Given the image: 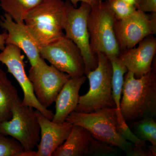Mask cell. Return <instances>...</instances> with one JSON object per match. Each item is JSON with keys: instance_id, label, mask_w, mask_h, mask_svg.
Instances as JSON below:
<instances>
[{"instance_id": "7c38bea8", "label": "cell", "mask_w": 156, "mask_h": 156, "mask_svg": "<svg viewBox=\"0 0 156 156\" xmlns=\"http://www.w3.org/2000/svg\"><path fill=\"white\" fill-rule=\"evenodd\" d=\"M24 56L21 50L12 44L6 45L5 49L0 53V62L5 65L8 72L11 74L22 89L23 93V103L39 111L44 115L52 120L53 112L42 106L38 101L25 69Z\"/></svg>"}, {"instance_id": "484cf974", "label": "cell", "mask_w": 156, "mask_h": 156, "mask_svg": "<svg viewBox=\"0 0 156 156\" xmlns=\"http://www.w3.org/2000/svg\"><path fill=\"white\" fill-rule=\"evenodd\" d=\"M8 34L6 31L0 34V50L2 51L5 49L6 46V40Z\"/></svg>"}, {"instance_id": "ba28073f", "label": "cell", "mask_w": 156, "mask_h": 156, "mask_svg": "<svg viewBox=\"0 0 156 156\" xmlns=\"http://www.w3.org/2000/svg\"><path fill=\"white\" fill-rule=\"evenodd\" d=\"M40 55L58 70L70 77L85 75V66L80 50L64 35L40 48Z\"/></svg>"}, {"instance_id": "30bf717a", "label": "cell", "mask_w": 156, "mask_h": 156, "mask_svg": "<svg viewBox=\"0 0 156 156\" xmlns=\"http://www.w3.org/2000/svg\"><path fill=\"white\" fill-rule=\"evenodd\" d=\"M115 31L121 52L134 48L146 37L156 34V12L147 14L137 9L115 23Z\"/></svg>"}, {"instance_id": "44dd1931", "label": "cell", "mask_w": 156, "mask_h": 156, "mask_svg": "<svg viewBox=\"0 0 156 156\" xmlns=\"http://www.w3.org/2000/svg\"><path fill=\"white\" fill-rule=\"evenodd\" d=\"M23 151L17 140L0 133V156H19Z\"/></svg>"}, {"instance_id": "ffe728a7", "label": "cell", "mask_w": 156, "mask_h": 156, "mask_svg": "<svg viewBox=\"0 0 156 156\" xmlns=\"http://www.w3.org/2000/svg\"><path fill=\"white\" fill-rule=\"evenodd\" d=\"M133 123L135 134L138 138L156 146V122L153 117H144Z\"/></svg>"}, {"instance_id": "5b68a950", "label": "cell", "mask_w": 156, "mask_h": 156, "mask_svg": "<svg viewBox=\"0 0 156 156\" xmlns=\"http://www.w3.org/2000/svg\"><path fill=\"white\" fill-rule=\"evenodd\" d=\"M98 66L87 74L89 91L80 96L74 111L90 113L101 109L115 108L112 95V69L108 57L103 53L97 55Z\"/></svg>"}, {"instance_id": "6da1fadb", "label": "cell", "mask_w": 156, "mask_h": 156, "mask_svg": "<svg viewBox=\"0 0 156 156\" xmlns=\"http://www.w3.org/2000/svg\"><path fill=\"white\" fill-rule=\"evenodd\" d=\"M121 112L126 122H136L144 117L156 115V72H150L139 78L128 71L124 77Z\"/></svg>"}, {"instance_id": "cb8c5ba5", "label": "cell", "mask_w": 156, "mask_h": 156, "mask_svg": "<svg viewBox=\"0 0 156 156\" xmlns=\"http://www.w3.org/2000/svg\"><path fill=\"white\" fill-rule=\"evenodd\" d=\"M137 9L146 12H156V0H139Z\"/></svg>"}, {"instance_id": "4316f807", "label": "cell", "mask_w": 156, "mask_h": 156, "mask_svg": "<svg viewBox=\"0 0 156 156\" xmlns=\"http://www.w3.org/2000/svg\"><path fill=\"white\" fill-rule=\"evenodd\" d=\"M125 2L128 3L131 5L135 6L137 9L138 4H139V0H122Z\"/></svg>"}, {"instance_id": "2e32d148", "label": "cell", "mask_w": 156, "mask_h": 156, "mask_svg": "<svg viewBox=\"0 0 156 156\" xmlns=\"http://www.w3.org/2000/svg\"><path fill=\"white\" fill-rule=\"evenodd\" d=\"M87 78V76L83 75L70 77L66 81L55 101L56 109L52 121L63 122L70 114L74 111L80 99V89Z\"/></svg>"}, {"instance_id": "603a6c76", "label": "cell", "mask_w": 156, "mask_h": 156, "mask_svg": "<svg viewBox=\"0 0 156 156\" xmlns=\"http://www.w3.org/2000/svg\"><path fill=\"white\" fill-rule=\"evenodd\" d=\"M126 153V155L128 156H154L147 146L144 147L134 144Z\"/></svg>"}, {"instance_id": "52a82bcc", "label": "cell", "mask_w": 156, "mask_h": 156, "mask_svg": "<svg viewBox=\"0 0 156 156\" xmlns=\"http://www.w3.org/2000/svg\"><path fill=\"white\" fill-rule=\"evenodd\" d=\"M66 20L65 36L72 41L80 50L85 66V75L97 67V56L93 54L90 46L88 30V19L91 5L81 2L79 8H76L69 0L65 2Z\"/></svg>"}, {"instance_id": "3957f363", "label": "cell", "mask_w": 156, "mask_h": 156, "mask_svg": "<svg viewBox=\"0 0 156 156\" xmlns=\"http://www.w3.org/2000/svg\"><path fill=\"white\" fill-rule=\"evenodd\" d=\"M66 121L86 128L95 138L126 152L134 145L122 135L115 108L101 109L90 113L74 111Z\"/></svg>"}, {"instance_id": "7a4b0ae2", "label": "cell", "mask_w": 156, "mask_h": 156, "mask_svg": "<svg viewBox=\"0 0 156 156\" xmlns=\"http://www.w3.org/2000/svg\"><path fill=\"white\" fill-rule=\"evenodd\" d=\"M65 4L62 0H42L25 14L24 22L40 48L64 35Z\"/></svg>"}, {"instance_id": "8992f818", "label": "cell", "mask_w": 156, "mask_h": 156, "mask_svg": "<svg viewBox=\"0 0 156 156\" xmlns=\"http://www.w3.org/2000/svg\"><path fill=\"white\" fill-rule=\"evenodd\" d=\"M11 119L0 123V133L17 140L24 151H34L41 138V128L36 110L23 104L18 98L14 102Z\"/></svg>"}, {"instance_id": "5bb4252c", "label": "cell", "mask_w": 156, "mask_h": 156, "mask_svg": "<svg viewBox=\"0 0 156 156\" xmlns=\"http://www.w3.org/2000/svg\"><path fill=\"white\" fill-rule=\"evenodd\" d=\"M36 114L41 128V138L36 156H52L67 138L73 125L66 121L54 122L37 110Z\"/></svg>"}, {"instance_id": "d4e9b609", "label": "cell", "mask_w": 156, "mask_h": 156, "mask_svg": "<svg viewBox=\"0 0 156 156\" xmlns=\"http://www.w3.org/2000/svg\"><path fill=\"white\" fill-rule=\"evenodd\" d=\"M70 2L73 5L74 7L77 8L78 3L80 2H83L87 3L89 4L90 5L92 6L97 5L98 3H100L102 1V0H69Z\"/></svg>"}, {"instance_id": "9c48e42d", "label": "cell", "mask_w": 156, "mask_h": 156, "mask_svg": "<svg viewBox=\"0 0 156 156\" xmlns=\"http://www.w3.org/2000/svg\"><path fill=\"white\" fill-rule=\"evenodd\" d=\"M29 79L40 103L46 108L51 106L62 87L70 78L67 74L49 65L41 57L29 71Z\"/></svg>"}, {"instance_id": "4fadbf2b", "label": "cell", "mask_w": 156, "mask_h": 156, "mask_svg": "<svg viewBox=\"0 0 156 156\" xmlns=\"http://www.w3.org/2000/svg\"><path fill=\"white\" fill-rule=\"evenodd\" d=\"M0 27L8 34L6 45L12 44L20 48L26 55L31 66L36 64L41 58L40 47L25 23L15 22L5 13L1 16Z\"/></svg>"}, {"instance_id": "9a60e30c", "label": "cell", "mask_w": 156, "mask_h": 156, "mask_svg": "<svg viewBox=\"0 0 156 156\" xmlns=\"http://www.w3.org/2000/svg\"><path fill=\"white\" fill-rule=\"evenodd\" d=\"M156 53V40L153 35L146 37L138 47L123 50L119 58L128 71L139 78L152 69V62Z\"/></svg>"}, {"instance_id": "ac0fdd59", "label": "cell", "mask_w": 156, "mask_h": 156, "mask_svg": "<svg viewBox=\"0 0 156 156\" xmlns=\"http://www.w3.org/2000/svg\"><path fill=\"white\" fill-rule=\"evenodd\" d=\"M109 58L111 62L112 69V95L116 109L118 119H123V117L121 113L120 102L122 98L124 77L128 70L119 57H111Z\"/></svg>"}, {"instance_id": "7402d4cb", "label": "cell", "mask_w": 156, "mask_h": 156, "mask_svg": "<svg viewBox=\"0 0 156 156\" xmlns=\"http://www.w3.org/2000/svg\"><path fill=\"white\" fill-rule=\"evenodd\" d=\"M107 1L117 20H121L127 18L137 10L135 6L129 5L122 0Z\"/></svg>"}, {"instance_id": "8fae6325", "label": "cell", "mask_w": 156, "mask_h": 156, "mask_svg": "<svg viewBox=\"0 0 156 156\" xmlns=\"http://www.w3.org/2000/svg\"><path fill=\"white\" fill-rule=\"evenodd\" d=\"M114 147L95 138L86 128L73 125L67 138L52 156H105L114 153Z\"/></svg>"}, {"instance_id": "277c9868", "label": "cell", "mask_w": 156, "mask_h": 156, "mask_svg": "<svg viewBox=\"0 0 156 156\" xmlns=\"http://www.w3.org/2000/svg\"><path fill=\"white\" fill-rule=\"evenodd\" d=\"M117 20L108 1L92 6L88 19L90 46L95 55L103 53L108 58L119 57L121 50L116 37Z\"/></svg>"}, {"instance_id": "d6986e66", "label": "cell", "mask_w": 156, "mask_h": 156, "mask_svg": "<svg viewBox=\"0 0 156 156\" xmlns=\"http://www.w3.org/2000/svg\"><path fill=\"white\" fill-rule=\"evenodd\" d=\"M42 0H0V7L5 13L11 16L15 22L23 23L28 11Z\"/></svg>"}, {"instance_id": "e0dca14e", "label": "cell", "mask_w": 156, "mask_h": 156, "mask_svg": "<svg viewBox=\"0 0 156 156\" xmlns=\"http://www.w3.org/2000/svg\"><path fill=\"white\" fill-rule=\"evenodd\" d=\"M19 97L16 87L0 69V123L11 119L12 106Z\"/></svg>"}]
</instances>
